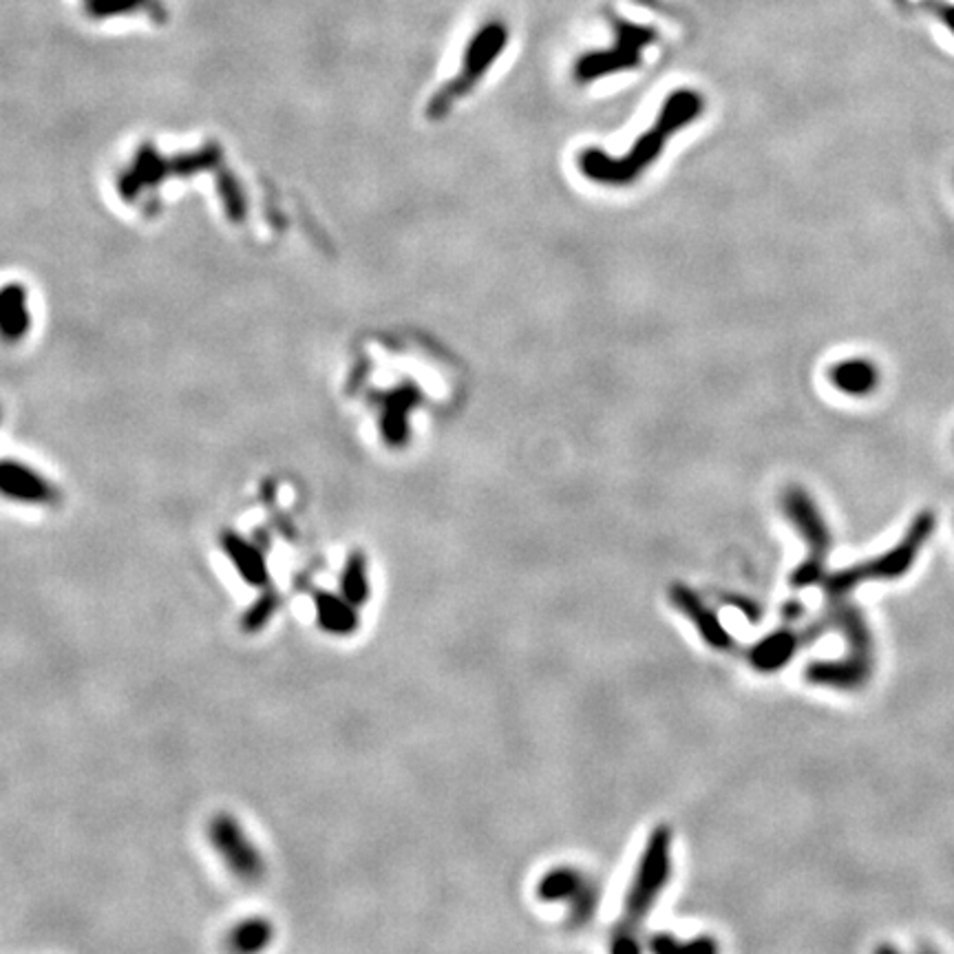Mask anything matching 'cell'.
<instances>
[{
  "mask_svg": "<svg viewBox=\"0 0 954 954\" xmlns=\"http://www.w3.org/2000/svg\"><path fill=\"white\" fill-rule=\"evenodd\" d=\"M703 109L705 99L698 91L679 89L666 97L652 129L636 140L625 155L612 157L601 149H586L577 155V168L594 184L629 186L659 160L672 136L700 118Z\"/></svg>",
  "mask_w": 954,
  "mask_h": 954,
  "instance_id": "obj_1",
  "label": "cell"
},
{
  "mask_svg": "<svg viewBox=\"0 0 954 954\" xmlns=\"http://www.w3.org/2000/svg\"><path fill=\"white\" fill-rule=\"evenodd\" d=\"M220 549L244 584L259 590L270 586V566L266 553L255 542L246 540L233 528H224L220 535Z\"/></svg>",
  "mask_w": 954,
  "mask_h": 954,
  "instance_id": "obj_9",
  "label": "cell"
},
{
  "mask_svg": "<svg viewBox=\"0 0 954 954\" xmlns=\"http://www.w3.org/2000/svg\"><path fill=\"white\" fill-rule=\"evenodd\" d=\"M670 601L672 605L696 627L700 639L718 652H725L731 648L733 639L725 623L718 619V614L703 601V597L692 590L685 584H672L670 586Z\"/></svg>",
  "mask_w": 954,
  "mask_h": 954,
  "instance_id": "obj_8",
  "label": "cell"
},
{
  "mask_svg": "<svg viewBox=\"0 0 954 954\" xmlns=\"http://www.w3.org/2000/svg\"><path fill=\"white\" fill-rule=\"evenodd\" d=\"M314 605V619L321 632L330 636H352L361 627V608L354 605L350 599H345L341 592L318 588L311 594Z\"/></svg>",
  "mask_w": 954,
  "mask_h": 954,
  "instance_id": "obj_10",
  "label": "cell"
},
{
  "mask_svg": "<svg viewBox=\"0 0 954 954\" xmlns=\"http://www.w3.org/2000/svg\"><path fill=\"white\" fill-rule=\"evenodd\" d=\"M610 25L614 30L612 47L603 51H588L577 58L573 73L579 84H588L612 73L639 69L644 49L657 43L659 38V34L652 27L629 23L614 14H610Z\"/></svg>",
  "mask_w": 954,
  "mask_h": 954,
  "instance_id": "obj_4",
  "label": "cell"
},
{
  "mask_svg": "<svg viewBox=\"0 0 954 954\" xmlns=\"http://www.w3.org/2000/svg\"><path fill=\"white\" fill-rule=\"evenodd\" d=\"M939 19H941V23L947 27V32L954 36V5L943 8L941 14H939Z\"/></svg>",
  "mask_w": 954,
  "mask_h": 954,
  "instance_id": "obj_20",
  "label": "cell"
},
{
  "mask_svg": "<svg viewBox=\"0 0 954 954\" xmlns=\"http://www.w3.org/2000/svg\"><path fill=\"white\" fill-rule=\"evenodd\" d=\"M930 528H932V519H930V515H921V517L915 521V526L910 528V533H908V538H906V544L899 546V551L891 553L886 560H880L878 564H873V566H869V568H856V570H846V573H837V575H833V577L828 579V586H826V588H828V594H841V592H846L848 588L860 586L862 579H864L867 575L893 577V575L904 573V570L908 568L910 560L915 557L917 549H921L923 540L928 538Z\"/></svg>",
  "mask_w": 954,
  "mask_h": 954,
  "instance_id": "obj_7",
  "label": "cell"
},
{
  "mask_svg": "<svg viewBox=\"0 0 954 954\" xmlns=\"http://www.w3.org/2000/svg\"><path fill=\"white\" fill-rule=\"evenodd\" d=\"M581 891V875L573 869H555L546 873L538 886V895L542 902L575 899Z\"/></svg>",
  "mask_w": 954,
  "mask_h": 954,
  "instance_id": "obj_17",
  "label": "cell"
},
{
  "mask_svg": "<svg viewBox=\"0 0 954 954\" xmlns=\"http://www.w3.org/2000/svg\"><path fill=\"white\" fill-rule=\"evenodd\" d=\"M782 506H785L787 517L798 528V533L802 535V540L809 546L806 560L793 573V588H809V586L817 584L822 573H824V560H826L828 546H831L828 530H826V523L822 519L820 508L815 506V502L811 499V495L804 488H800V486L787 488L785 497H782Z\"/></svg>",
  "mask_w": 954,
  "mask_h": 954,
  "instance_id": "obj_6",
  "label": "cell"
},
{
  "mask_svg": "<svg viewBox=\"0 0 954 954\" xmlns=\"http://www.w3.org/2000/svg\"><path fill=\"white\" fill-rule=\"evenodd\" d=\"M279 608H281V594L270 586L261 588L259 597L244 610V614L239 619L242 632L248 636L261 634L272 623Z\"/></svg>",
  "mask_w": 954,
  "mask_h": 954,
  "instance_id": "obj_16",
  "label": "cell"
},
{
  "mask_svg": "<svg viewBox=\"0 0 954 954\" xmlns=\"http://www.w3.org/2000/svg\"><path fill=\"white\" fill-rule=\"evenodd\" d=\"M831 385L848 398H871L882 387V369L873 358L853 356L835 363L828 369Z\"/></svg>",
  "mask_w": 954,
  "mask_h": 954,
  "instance_id": "obj_12",
  "label": "cell"
},
{
  "mask_svg": "<svg viewBox=\"0 0 954 954\" xmlns=\"http://www.w3.org/2000/svg\"><path fill=\"white\" fill-rule=\"evenodd\" d=\"M508 45V27L502 21H491L482 30H478L467 45L462 67L454 80H449L440 91L429 99L427 118L443 120L451 114L454 104L467 97L478 82L486 75L491 64L502 56Z\"/></svg>",
  "mask_w": 954,
  "mask_h": 954,
  "instance_id": "obj_3",
  "label": "cell"
},
{
  "mask_svg": "<svg viewBox=\"0 0 954 954\" xmlns=\"http://www.w3.org/2000/svg\"><path fill=\"white\" fill-rule=\"evenodd\" d=\"M650 945H652V950H659V952H666V950H672V947H681V943H676L670 934H661Z\"/></svg>",
  "mask_w": 954,
  "mask_h": 954,
  "instance_id": "obj_19",
  "label": "cell"
},
{
  "mask_svg": "<svg viewBox=\"0 0 954 954\" xmlns=\"http://www.w3.org/2000/svg\"><path fill=\"white\" fill-rule=\"evenodd\" d=\"M205 837L233 878L244 884H259L266 878L268 867L259 846L233 813L222 811L212 815L205 826Z\"/></svg>",
  "mask_w": 954,
  "mask_h": 954,
  "instance_id": "obj_5",
  "label": "cell"
},
{
  "mask_svg": "<svg viewBox=\"0 0 954 954\" xmlns=\"http://www.w3.org/2000/svg\"><path fill=\"white\" fill-rule=\"evenodd\" d=\"M800 648V634L791 629H780L769 634L765 641L756 644L750 652V661L758 672H774L780 670Z\"/></svg>",
  "mask_w": 954,
  "mask_h": 954,
  "instance_id": "obj_13",
  "label": "cell"
},
{
  "mask_svg": "<svg viewBox=\"0 0 954 954\" xmlns=\"http://www.w3.org/2000/svg\"><path fill=\"white\" fill-rule=\"evenodd\" d=\"M672 878V831L657 826L634 869V878L623 897V910L614 923L610 937L612 952H639L641 930L659 904Z\"/></svg>",
  "mask_w": 954,
  "mask_h": 954,
  "instance_id": "obj_2",
  "label": "cell"
},
{
  "mask_svg": "<svg viewBox=\"0 0 954 954\" xmlns=\"http://www.w3.org/2000/svg\"><path fill=\"white\" fill-rule=\"evenodd\" d=\"M0 495L34 506H54L60 499L45 478L16 462H0Z\"/></svg>",
  "mask_w": 954,
  "mask_h": 954,
  "instance_id": "obj_11",
  "label": "cell"
},
{
  "mask_svg": "<svg viewBox=\"0 0 954 954\" xmlns=\"http://www.w3.org/2000/svg\"><path fill=\"white\" fill-rule=\"evenodd\" d=\"M339 592L350 599L354 605L363 608L372 597L369 586V562L363 551H352L343 564L339 577Z\"/></svg>",
  "mask_w": 954,
  "mask_h": 954,
  "instance_id": "obj_14",
  "label": "cell"
},
{
  "mask_svg": "<svg viewBox=\"0 0 954 954\" xmlns=\"http://www.w3.org/2000/svg\"><path fill=\"white\" fill-rule=\"evenodd\" d=\"M417 398H420V393L415 391V387H409V389L404 387V389L398 393V404L387 413L385 424H382V434H385L387 445H391V447H402V445L407 443V438H409L407 411H409V407H411L413 402H417Z\"/></svg>",
  "mask_w": 954,
  "mask_h": 954,
  "instance_id": "obj_18",
  "label": "cell"
},
{
  "mask_svg": "<svg viewBox=\"0 0 954 954\" xmlns=\"http://www.w3.org/2000/svg\"><path fill=\"white\" fill-rule=\"evenodd\" d=\"M274 939V926L266 917H248L233 926L228 932V947L235 952L252 954L266 950Z\"/></svg>",
  "mask_w": 954,
  "mask_h": 954,
  "instance_id": "obj_15",
  "label": "cell"
}]
</instances>
